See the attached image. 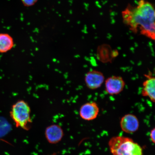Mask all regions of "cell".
I'll return each mask as SVG.
<instances>
[{
    "mask_svg": "<svg viewBox=\"0 0 155 155\" xmlns=\"http://www.w3.org/2000/svg\"><path fill=\"white\" fill-rule=\"evenodd\" d=\"M100 108L96 102L86 103L81 106L79 110V115L83 120L86 121L93 120L97 117Z\"/></svg>",
    "mask_w": 155,
    "mask_h": 155,
    "instance_id": "cell-6",
    "label": "cell"
},
{
    "mask_svg": "<svg viewBox=\"0 0 155 155\" xmlns=\"http://www.w3.org/2000/svg\"><path fill=\"white\" fill-rule=\"evenodd\" d=\"M108 145L112 155H143V149L129 137L116 136L110 139Z\"/></svg>",
    "mask_w": 155,
    "mask_h": 155,
    "instance_id": "cell-2",
    "label": "cell"
},
{
    "mask_svg": "<svg viewBox=\"0 0 155 155\" xmlns=\"http://www.w3.org/2000/svg\"><path fill=\"white\" fill-rule=\"evenodd\" d=\"M155 129L154 128L151 130L150 134V140L152 141V142L155 143Z\"/></svg>",
    "mask_w": 155,
    "mask_h": 155,
    "instance_id": "cell-12",
    "label": "cell"
},
{
    "mask_svg": "<svg viewBox=\"0 0 155 155\" xmlns=\"http://www.w3.org/2000/svg\"><path fill=\"white\" fill-rule=\"evenodd\" d=\"M39 0H21V3L25 7H30L34 5Z\"/></svg>",
    "mask_w": 155,
    "mask_h": 155,
    "instance_id": "cell-11",
    "label": "cell"
},
{
    "mask_svg": "<svg viewBox=\"0 0 155 155\" xmlns=\"http://www.w3.org/2000/svg\"><path fill=\"white\" fill-rule=\"evenodd\" d=\"M155 12L154 5L147 0H139L135 6L129 4L121 12L123 23L133 33L154 41Z\"/></svg>",
    "mask_w": 155,
    "mask_h": 155,
    "instance_id": "cell-1",
    "label": "cell"
},
{
    "mask_svg": "<svg viewBox=\"0 0 155 155\" xmlns=\"http://www.w3.org/2000/svg\"><path fill=\"white\" fill-rule=\"evenodd\" d=\"M104 83L106 92L111 96L117 95L120 94L126 85L123 77L117 75H112L108 78Z\"/></svg>",
    "mask_w": 155,
    "mask_h": 155,
    "instance_id": "cell-4",
    "label": "cell"
},
{
    "mask_svg": "<svg viewBox=\"0 0 155 155\" xmlns=\"http://www.w3.org/2000/svg\"><path fill=\"white\" fill-rule=\"evenodd\" d=\"M30 106L25 101H18L12 107L10 114L16 127L28 131L31 127L32 120Z\"/></svg>",
    "mask_w": 155,
    "mask_h": 155,
    "instance_id": "cell-3",
    "label": "cell"
},
{
    "mask_svg": "<svg viewBox=\"0 0 155 155\" xmlns=\"http://www.w3.org/2000/svg\"><path fill=\"white\" fill-rule=\"evenodd\" d=\"M105 80L103 73L96 70L89 71L84 77V82L87 87L92 90L100 88Z\"/></svg>",
    "mask_w": 155,
    "mask_h": 155,
    "instance_id": "cell-5",
    "label": "cell"
},
{
    "mask_svg": "<svg viewBox=\"0 0 155 155\" xmlns=\"http://www.w3.org/2000/svg\"><path fill=\"white\" fill-rule=\"evenodd\" d=\"M120 125L122 130L128 134H132L139 129V122L136 116L133 114H127L121 118Z\"/></svg>",
    "mask_w": 155,
    "mask_h": 155,
    "instance_id": "cell-7",
    "label": "cell"
},
{
    "mask_svg": "<svg viewBox=\"0 0 155 155\" xmlns=\"http://www.w3.org/2000/svg\"><path fill=\"white\" fill-rule=\"evenodd\" d=\"M52 155H57V154H56V153H54Z\"/></svg>",
    "mask_w": 155,
    "mask_h": 155,
    "instance_id": "cell-13",
    "label": "cell"
},
{
    "mask_svg": "<svg viewBox=\"0 0 155 155\" xmlns=\"http://www.w3.org/2000/svg\"><path fill=\"white\" fill-rule=\"evenodd\" d=\"M14 46V41L12 36L5 33H0V53H7Z\"/></svg>",
    "mask_w": 155,
    "mask_h": 155,
    "instance_id": "cell-10",
    "label": "cell"
},
{
    "mask_svg": "<svg viewBox=\"0 0 155 155\" xmlns=\"http://www.w3.org/2000/svg\"><path fill=\"white\" fill-rule=\"evenodd\" d=\"M145 80L143 82L141 94L147 97L151 101H155V78L150 72L144 74Z\"/></svg>",
    "mask_w": 155,
    "mask_h": 155,
    "instance_id": "cell-8",
    "label": "cell"
},
{
    "mask_svg": "<svg viewBox=\"0 0 155 155\" xmlns=\"http://www.w3.org/2000/svg\"><path fill=\"white\" fill-rule=\"evenodd\" d=\"M45 135L46 140L51 144H55L61 140L64 136L63 130L59 125L53 124L46 129Z\"/></svg>",
    "mask_w": 155,
    "mask_h": 155,
    "instance_id": "cell-9",
    "label": "cell"
}]
</instances>
